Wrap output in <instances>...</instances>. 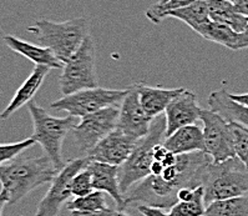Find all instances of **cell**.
<instances>
[{"mask_svg":"<svg viewBox=\"0 0 248 216\" xmlns=\"http://www.w3.org/2000/svg\"><path fill=\"white\" fill-rule=\"evenodd\" d=\"M59 170L49 156L16 158L0 166L1 207L15 205L32 190L51 183Z\"/></svg>","mask_w":248,"mask_h":216,"instance_id":"1","label":"cell"},{"mask_svg":"<svg viewBox=\"0 0 248 216\" xmlns=\"http://www.w3.org/2000/svg\"><path fill=\"white\" fill-rule=\"evenodd\" d=\"M28 32L35 36L39 45L51 50L65 64L90 35V27L86 18H75L62 23L40 19L28 28Z\"/></svg>","mask_w":248,"mask_h":216,"instance_id":"2","label":"cell"},{"mask_svg":"<svg viewBox=\"0 0 248 216\" xmlns=\"http://www.w3.org/2000/svg\"><path fill=\"white\" fill-rule=\"evenodd\" d=\"M204 202L238 198L248 194V167L237 156L222 163H211L203 172Z\"/></svg>","mask_w":248,"mask_h":216,"instance_id":"3","label":"cell"},{"mask_svg":"<svg viewBox=\"0 0 248 216\" xmlns=\"http://www.w3.org/2000/svg\"><path fill=\"white\" fill-rule=\"evenodd\" d=\"M29 113L34 125L31 137L36 144H40L45 155L49 156L60 171L66 165L62 159V144L67 134L79 124V117L71 115H67L66 117L53 116L35 101L29 102Z\"/></svg>","mask_w":248,"mask_h":216,"instance_id":"4","label":"cell"},{"mask_svg":"<svg viewBox=\"0 0 248 216\" xmlns=\"http://www.w3.org/2000/svg\"><path fill=\"white\" fill-rule=\"evenodd\" d=\"M166 117L162 115L155 117L149 134L139 141L131 156L120 166L119 183L124 196L135 184L151 175L152 164L155 161L154 150L166 139Z\"/></svg>","mask_w":248,"mask_h":216,"instance_id":"5","label":"cell"},{"mask_svg":"<svg viewBox=\"0 0 248 216\" xmlns=\"http://www.w3.org/2000/svg\"><path fill=\"white\" fill-rule=\"evenodd\" d=\"M95 44L93 38L89 35L62 69L59 85L62 97L99 86L95 70Z\"/></svg>","mask_w":248,"mask_h":216,"instance_id":"6","label":"cell"},{"mask_svg":"<svg viewBox=\"0 0 248 216\" xmlns=\"http://www.w3.org/2000/svg\"><path fill=\"white\" fill-rule=\"evenodd\" d=\"M127 93L129 88L117 90V89H104L97 86V88L85 89L67 97H62V99L54 101L50 106L54 110L66 111L71 116L81 119L102 109L117 106L123 102Z\"/></svg>","mask_w":248,"mask_h":216,"instance_id":"7","label":"cell"},{"mask_svg":"<svg viewBox=\"0 0 248 216\" xmlns=\"http://www.w3.org/2000/svg\"><path fill=\"white\" fill-rule=\"evenodd\" d=\"M119 114L120 109L110 106L80 119L79 124L73 129L71 135L75 146L82 156H86L104 137L117 128Z\"/></svg>","mask_w":248,"mask_h":216,"instance_id":"8","label":"cell"},{"mask_svg":"<svg viewBox=\"0 0 248 216\" xmlns=\"http://www.w3.org/2000/svg\"><path fill=\"white\" fill-rule=\"evenodd\" d=\"M203 124L204 152L212 159V163L218 164L236 156L233 133L231 123L223 116L212 110L203 109L201 115Z\"/></svg>","mask_w":248,"mask_h":216,"instance_id":"9","label":"cell"},{"mask_svg":"<svg viewBox=\"0 0 248 216\" xmlns=\"http://www.w3.org/2000/svg\"><path fill=\"white\" fill-rule=\"evenodd\" d=\"M89 163L90 160L88 156H80L69 161L50 183L49 190L39 202L34 216H58L62 205L69 202V199L73 196L71 194L73 179L81 170L86 169Z\"/></svg>","mask_w":248,"mask_h":216,"instance_id":"10","label":"cell"},{"mask_svg":"<svg viewBox=\"0 0 248 216\" xmlns=\"http://www.w3.org/2000/svg\"><path fill=\"white\" fill-rule=\"evenodd\" d=\"M140 140L125 134L116 128L114 132L104 137L86 156L90 161H99L115 166H121L131 156L132 151Z\"/></svg>","mask_w":248,"mask_h":216,"instance_id":"11","label":"cell"},{"mask_svg":"<svg viewBox=\"0 0 248 216\" xmlns=\"http://www.w3.org/2000/svg\"><path fill=\"white\" fill-rule=\"evenodd\" d=\"M154 119L147 116L139 98L136 85L129 86V93L120 105L117 129L135 139H142L150 133Z\"/></svg>","mask_w":248,"mask_h":216,"instance_id":"12","label":"cell"},{"mask_svg":"<svg viewBox=\"0 0 248 216\" xmlns=\"http://www.w3.org/2000/svg\"><path fill=\"white\" fill-rule=\"evenodd\" d=\"M203 109L200 108L196 94L185 89L181 94L170 102L165 111L166 117V137L177 132L178 129L188 125H197Z\"/></svg>","mask_w":248,"mask_h":216,"instance_id":"13","label":"cell"},{"mask_svg":"<svg viewBox=\"0 0 248 216\" xmlns=\"http://www.w3.org/2000/svg\"><path fill=\"white\" fill-rule=\"evenodd\" d=\"M89 171L93 176V190L102 191L111 196L117 206V210L124 211L127 206L126 199L121 193L119 183L120 166L110 165V164L90 161L88 165Z\"/></svg>","mask_w":248,"mask_h":216,"instance_id":"14","label":"cell"},{"mask_svg":"<svg viewBox=\"0 0 248 216\" xmlns=\"http://www.w3.org/2000/svg\"><path fill=\"white\" fill-rule=\"evenodd\" d=\"M136 89H138L139 98L142 105L143 110L151 119L162 115L178 94H181L185 88H175V89H165L157 88V86H150V85L138 83Z\"/></svg>","mask_w":248,"mask_h":216,"instance_id":"15","label":"cell"},{"mask_svg":"<svg viewBox=\"0 0 248 216\" xmlns=\"http://www.w3.org/2000/svg\"><path fill=\"white\" fill-rule=\"evenodd\" d=\"M4 43L10 50L20 54L21 56L27 58L35 65L47 66L50 69H62L64 67V63L59 60L58 56L47 48L31 44V43L21 40L14 35L4 36Z\"/></svg>","mask_w":248,"mask_h":216,"instance_id":"16","label":"cell"},{"mask_svg":"<svg viewBox=\"0 0 248 216\" xmlns=\"http://www.w3.org/2000/svg\"><path fill=\"white\" fill-rule=\"evenodd\" d=\"M50 67L47 66H41V65H35L32 73L28 76V79L21 84L20 88L16 90L15 95L10 102L8 104L4 111L1 113V119L6 120L9 119L15 111H18L19 109L23 108L25 104H29L32 101V98L35 97V94L40 89V86L44 83L45 78L47 74L50 73Z\"/></svg>","mask_w":248,"mask_h":216,"instance_id":"17","label":"cell"},{"mask_svg":"<svg viewBox=\"0 0 248 216\" xmlns=\"http://www.w3.org/2000/svg\"><path fill=\"white\" fill-rule=\"evenodd\" d=\"M164 146L175 155L204 151L203 130L199 125H188L178 129L165 139Z\"/></svg>","mask_w":248,"mask_h":216,"instance_id":"18","label":"cell"},{"mask_svg":"<svg viewBox=\"0 0 248 216\" xmlns=\"http://www.w3.org/2000/svg\"><path fill=\"white\" fill-rule=\"evenodd\" d=\"M208 106L210 110L223 116L227 121L237 123L248 129V106L232 99L226 89L212 91L208 97Z\"/></svg>","mask_w":248,"mask_h":216,"instance_id":"19","label":"cell"},{"mask_svg":"<svg viewBox=\"0 0 248 216\" xmlns=\"http://www.w3.org/2000/svg\"><path fill=\"white\" fill-rule=\"evenodd\" d=\"M211 20L225 24L241 34L248 25V18L234 12L233 3L227 0H206Z\"/></svg>","mask_w":248,"mask_h":216,"instance_id":"20","label":"cell"},{"mask_svg":"<svg viewBox=\"0 0 248 216\" xmlns=\"http://www.w3.org/2000/svg\"><path fill=\"white\" fill-rule=\"evenodd\" d=\"M195 33H197L200 36H202L206 40L216 43V44L226 47L231 50H234L239 35L238 33L234 32L233 29H231L225 24L217 23V21L213 20L204 23L203 25L197 28Z\"/></svg>","mask_w":248,"mask_h":216,"instance_id":"21","label":"cell"},{"mask_svg":"<svg viewBox=\"0 0 248 216\" xmlns=\"http://www.w3.org/2000/svg\"><path fill=\"white\" fill-rule=\"evenodd\" d=\"M170 18H175L184 21L193 32L199 27L203 25L204 23L211 20L210 10H208V5L206 0H197V1L192 3L191 5L175 10V12L170 14Z\"/></svg>","mask_w":248,"mask_h":216,"instance_id":"22","label":"cell"},{"mask_svg":"<svg viewBox=\"0 0 248 216\" xmlns=\"http://www.w3.org/2000/svg\"><path fill=\"white\" fill-rule=\"evenodd\" d=\"M202 216H248V194L212 202Z\"/></svg>","mask_w":248,"mask_h":216,"instance_id":"23","label":"cell"},{"mask_svg":"<svg viewBox=\"0 0 248 216\" xmlns=\"http://www.w3.org/2000/svg\"><path fill=\"white\" fill-rule=\"evenodd\" d=\"M105 209H108V205H106L104 193L96 191V190L89 195L75 198L67 202V210L70 211L71 216H78L80 214L99 213Z\"/></svg>","mask_w":248,"mask_h":216,"instance_id":"24","label":"cell"},{"mask_svg":"<svg viewBox=\"0 0 248 216\" xmlns=\"http://www.w3.org/2000/svg\"><path fill=\"white\" fill-rule=\"evenodd\" d=\"M197 0H167L164 4H154L146 10V18L149 19L151 23L160 24L161 21H164L165 19L170 18V14L175 10L181 9L185 6L191 5Z\"/></svg>","mask_w":248,"mask_h":216,"instance_id":"25","label":"cell"},{"mask_svg":"<svg viewBox=\"0 0 248 216\" xmlns=\"http://www.w3.org/2000/svg\"><path fill=\"white\" fill-rule=\"evenodd\" d=\"M207 205L204 202V194L199 195L192 201H178L170 210L171 216H202Z\"/></svg>","mask_w":248,"mask_h":216,"instance_id":"26","label":"cell"},{"mask_svg":"<svg viewBox=\"0 0 248 216\" xmlns=\"http://www.w3.org/2000/svg\"><path fill=\"white\" fill-rule=\"evenodd\" d=\"M230 123L233 133L236 156L248 167V129L237 123Z\"/></svg>","mask_w":248,"mask_h":216,"instance_id":"27","label":"cell"},{"mask_svg":"<svg viewBox=\"0 0 248 216\" xmlns=\"http://www.w3.org/2000/svg\"><path fill=\"white\" fill-rule=\"evenodd\" d=\"M36 141L29 137L25 140L18 141V143H12V144H1L0 145V165H3L5 163L15 160L18 158V155L24 152L25 150L30 149L31 146H34Z\"/></svg>","mask_w":248,"mask_h":216,"instance_id":"28","label":"cell"},{"mask_svg":"<svg viewBox=\"0 0 248 216\" xmlns=\"http://www.w3.org/2000/svg\"><path fill=\"white\" fill-rule=\"evenodd\" d=\"M93 190V176L89 169L81 170V171L73 179L71 183V194L75 198H81V196H86L91 194Z\"/></svg>","mask_w":248,"mask_h":216,"instance_id":"29","label":"cell"},{"mask_svg":"<svg viewBox=\"0 0 248 216\" xmlns=\"http://www.w3.org/2000/svg\"><path fill=\"white\" fill-rule=\"evenodd\" d=\"M138 210L142 214L143 216H171L170 214H165L164 211L158 207H151L147 205H139Z\"/></svg>","mask_w":248,"mask_h":216,"instance_id":"30","label":"cell"},{"mask_svg":"<svg viewBox=\"0 0 248 216\" xmlns=\"http://www.w3.org/2000/svg\"><path fill=\"white\" fill-rule=\"evenodd\" d=\"M78 216H130L120 210H111V209H105V210L99 211V213H89V214H80Z\"/></svg>","mask_w":248,"mask_h":216,"instance_id":"31","label":"cell"},{"mask_svg":"<svg viewBox=\"0 0 248 216\" xmlns=\"http://www.w3.org/2000/svg\"><path fill=\"white\" fill-rule=\"evenodd\" d=\"M233 9L236 13L248 18V0H234Z\"/></svg>","mask_w":248,"mask_h":216,"instance_id":"32","label":"cell"},{"mask_svg":"<svg viewBox=\"0 0 248 216\" xmlns=\"http://www.w3.org/2000/svg\"><path fill=\"white\" fill-rule=\"evenodd\" d=\"M241 49H248V25L245 32H242L238 35V40H237L236 48H234V50Z\"/></svg>","mask_w":248,"mask_h":216,"instance_id":"33","label":"cell"},{"mask_svg":"<svg viewBox=\"0 0 248 216\" xmlns=\"http://www.w3.org/2000/svg\"><path fill=\"white\" fill-rule=\"evenodd\" d=\"M231 98L236 100L237 102H241L243 105L248 106V93L245 94H231Z\"/></svg>","mask_w":248,"mask_h":216,"instance_id":"34","label":"cell"},{"mask_svg":"<svg viewBox=\"0 0 248 216\" xmlns=\"http://www.w3.org/2000/svg\"><path fill=\"white\" fill-rule=\"evenodd\" d=\"M166 1H167V0H158L157 3L158 4H164V3H166Z\"/></svg>","mask_w":248,"mask_h":216,"instance_id":"35","label":"cell"},{"mask_svg":"<svg viewBox=\"0 0 248 216\" xmlns=\"http://www.w3.org/2000/svg\"><path fill=\"white\" fill-rule=\"evenodd\" d=\"M227 1H232V3H233V1H234V0H227Z\"/></svg>","mask_w":248,"mask_h":216,"instance_id":"36","label":"cell"}]
</instances>
